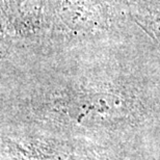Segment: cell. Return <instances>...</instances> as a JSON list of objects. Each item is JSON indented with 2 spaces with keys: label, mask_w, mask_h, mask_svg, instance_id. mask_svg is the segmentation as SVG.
I'll return each instance as SVG.
<instances>
[{
  "label": "cell",
  "mask_w": 160,
  "mask_h": 160,
  "mask_svg": "<svg viewBox=\"0 0 160 160\" xmlns=\"http://www.w3.org/2000/svg\"><path fill=\"white\" fill-rule=\"evenodd\" d=\"M132 19L160 45V2L157 0H126Z\"/></svg>",
  "instance_id": "cell-1"
},
{
  "label": "cell",
  "mask_w": 160,
  "mask_h": 160,
  "mask_svg": "<svg viewBox=\"0 0 160 160\" xmlns=\"http://www.w3.org/2000/svg\"><path fill=\"white\" fill-rule=\"evenodd\" d=\"M37 155L39 156L40 160H95L88 157H83V156H76V155H69V154H48L43 153L41 151L37 152Z\"/></svg>",
  "instance_id": "cell-2"
}]
</instances>
